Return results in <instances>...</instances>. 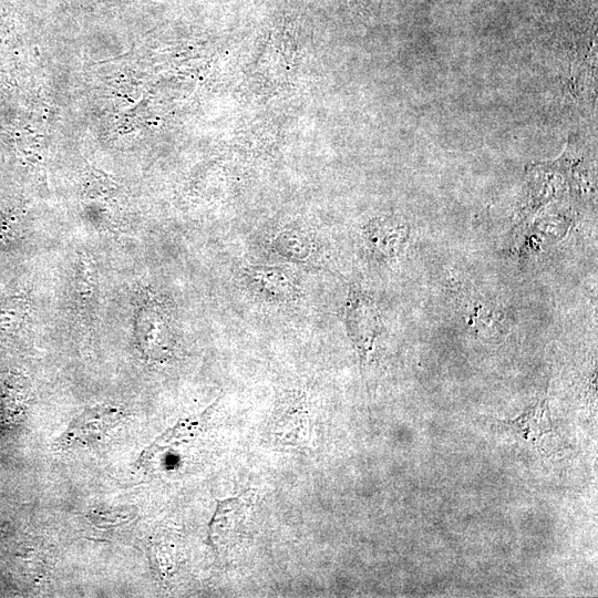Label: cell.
I'll return each mask as SVG.
<instances>
[{"mask_svg":"<svg viewBox=\"0 0 598 598\" xmlns=\"http://www.w3.org/2000/svg\"><path fill=\"white\" fill-rule=\"evenodd\" d=\"M347 328L362 363L374 352L380 333V318L373 301L363 293L352 290L347 308Z\"/></svg>","mask_w":598,"mask_h":598,"instance_id":"7a4b0ae2","label":"cell"},{"mask_svg":"<svg viewBox=\"0 0 598 598\" xmlns=\"http://www.w3.org/2000/svg\"><path fill=\"white\" fill-rule=\"evenodd\" d=\"M409 229L406 224L391 219L371 222L366 231L370 245L387 257L396 256L408 240Z\"/></svg>","mask_w":598,"mask_h":598,"instance_id":"277c9868","label":"cell"},{"mask_svg":"<svg viewBox=\"0 0 598 598\" xmlns=\"http://www.w3.org/2000/svg\"><path fill=\"white\" fill-rule=\"evenodd\" d=\"M275 250L287 259L303 261L311 254L312 245L302 233L286 232L276 237Z\"/></svg>","mask_w":598,"mask_h":598,"instance_id":"ba28073f","label":"cell"},{"mask_svg":"<svg viewBox=\"0 0 598 598\" xmlns=\"http://www.w3.org/2000/svg\"><path fill=\"white\" fill-rule=\"evenodd\" d=\"M502 424L524 441L536 445L552 431L553 425L548 400L538 402L525 410L519 418L504 421Z\"/></svg>","mask_w":598,"mask_h":598,"instance_id":"3957f363","label":"cell"},{"mask_svg":"<svg viewBox=\"0 0 598 598\" xmlns=\"http://www.w3.org/2000/svg\"><path fill=\"white\" fill-rule=\"evenodd\" d=\"M250 275L253 281L272 296L290 297L293 293V285L290 278L282 270H278V268L254 267Z\"/></svg>","mask_w":598,"mask_h":598,"instance_id":"52a82bcc","label":"cell"},{"mask_svg":"<svg viewBox=\"0 0 598 598\" xmlns=\"http://www.w3.org/2000/svg\"><path fill=\"white\" fill-rule=\"evenodd\" d=\"M122 418V412L118 408L98 407L87 410L71 422L57 440V446L60 449L95 446L120 424Z\"/></svg>","mask_w":598,"mask_h":598,"instance_id":"6da1fadb","label":"cell"},{"mask_svg":"<svg viewBox=\"0 0 598 598\" xmlns=\"http://www.w3.org/2000/svg\"><path fill=\"white\" fill-rule=\"evenodd\" d=\"M213 407L203 412L201 416L189 418L183 420L174 428L163 433L152 445L141 453L138 459L139 466H146L156 459L161 451H164L171 446L179 445V442L187 440L195 436V433L199 432L205 422L208 421Z\"/></svg>","mask_w":598,"mask_h":598,"instance_id":"5b68a950","label":"cell"},{"mask_svg":"<svg viewBox=\"0 0 598 598\" xmlns=\"http://www.w3.org/2000/svg\"><path fill=\"white\" fill-rule=\"evenodd\" d=\"M246 501L243 498L219 502L210 528V540L218 546L228 542L230 535L245 519Z\"/></svg>","mask_w":598,"mask_h":598,"instance_id":"8992f818","label":"cell"}]
</instances>
